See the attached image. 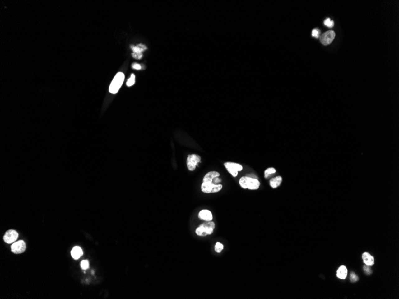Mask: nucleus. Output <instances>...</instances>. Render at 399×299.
<instances>
[{
  "mask_svg": "<svg viewBox=\"0 0 399 299\" xmlns=\"http://www.w3.org/2000/svg\"><path fill=\"white\" fill-rule=\"evenodd\" d=\"M220 174L217 171H210L207 173L203 180L201 186L202 192L205 193H216L222 189V184H220L221 179L219 178Z\"/></svg>",
  "mask_w": 399,
  "mask_h": 299,
  "instance_id": "obj_1",
  "label": "nucleus"
},
{
  "mask_svg": "<svg viewBox=\"0 0 399 299\" xmlns=\"http://www.w3.org/2000/svg\"><path fill=\"white\" fill-rule=\"evenodd\" d=\"M239 184L243 189L256 190L259 188L260 182L257 179L250 177L243 176L240 178Z\"/></svg>",
  "mask_w": 399,
  "mask_h": 299,
  "instance_id": "obj_2",
  "label": "nucleus"
},
{
  "mask_svg": "<svg viewBox=\"0 0 399 299\" xmlns=\"http://www.w3.org/2000/svg\"><path fill=\"white\" fill-rule=\"evenodd\" d=\"M215 224L213 222L208 221L200 224L196 230V233L199 237H206L213 233Z\"/></svg>",
  "mask_w": 399,
  "mask_h": 299,
  "instance_id": "obj_3",
  "label": "nucleus"
},
{
  "mask_svg": "<svg viewBox=\"0 0 399 299\" xmlns=\"http://www.w3.org/2000/svg\"><path fill=\"white\" fill-rule=\"evenodd\" d=\"M124 80V74L122 72L117 73L114 78L113 80L112 81L110 84L109 88V92L112 94H116L118 92L121 85H123Z\"/></svg>",
  "mask_w": 399,
  "mask_h": 299,
  "instance_id": "obj_4",
  "label": "nucleus"
},
{
  "mask_svg": "<svg viewBox=\"0 0 399 299\" xmlns=\"http://www.w3.org/2000/svg\"><path fill=\"white\" fill-rule=\"evenodd\" d=\"M201 162V156L197 154L189 155L187 160V168L189 171L195 170L198 164Z\"/></svg>",
  "mask_w": 399,
  "mask_h": 299,
  "instance_id": "obj_5",
  "label": "nucleus"
},
{
  "mask_svg": "<svg viewBox=\"0 0 399 299\" xmlns=\"http://www.w3.org/2000/svg\"><path fill=\"white\" fill-rule=\"evenodd\" d=\"M224 166L230 174L234 177L237 176L238 173L243 170V166L241 164L235 162H227L224 163Z\"/></svg>",
  "mask_w": 399,
  "mask_h": 299,
  "instance_id": "obj_6",
  "label": "nucleus"
},
{
  "mask_svg": "<svg viewBox=\"0 0 399 299\" xmlns=\"http://www.w3.org/2000/svg\"><path fill=\"white\" fill-rule=\"evenodd\" d=\"M335 37V33L333 31H329L322 34L320 38L321 43L324 45H329Z\"/></svg>",
  "mask_w": 399,
  "mask_h": 299,
  "instance_id": "obj_7",
  "label": "nucleus"
},
{
  "mask_svg": "<svg viewBox=\"0 0 399 299\" xmlns=\"http://www.w3.org/2000/svg\"><path fill=\"white\" fill-rule=\"evenodd\" d=\"M26 244L22 240L14 242L11 246L12 251L15 254H21L25 251Z\"/></svg>",
  "mask_w": 399,
  "mask_h": 299,
  "instance_id": "obj_8",
  "label": "nucleus"
},
{
  "mask_svg": "<svg viewBox=\"0 0 399 299\" xmlns=\"http://www.w3.org/2000/svg\"><path fill=\"white\" fill-rule=\"evenodd\" d=\"M131 48L134 52L132 54V56L135 59H140L143 56L142 52L147 49V47L143 44H140L136 46H131Z\"/></svg>",
  "mask_w": 399,
  "mask_h": 299,
  "instance_id": "obj_9",
  "label": "nucleus"
},
{
  "mask_svg": "<svg viewBox=\"0 0 399 299\" xmlns=\"http://www.w3.org/2000/svg\"><path fill=\"white\" fill-rule=\"evenodd\" d=\"M18 238V233L14 230H9L6 232L4 236V241L7 244L14 243Z\"/></svg>",
  "mask_w": 399,
  "mask_h": 299,
  "instance_id": "obj_10",
  "label": "nucleus"
},
{
  "mask_svg": "<svg viewBox=\"0 0 399 299\" xmlns=\"http://www.w3.org/2000/svg\"><path fill=\"white\" fill-rule=\"evenodd\" d=\"M198 217L201 220H203L206 222L212 221L213 220L212 213L211 211L208 210H203L200 211L198 213Z\"/></svg>",
  "mask_w": 399,
  "mask_h": 299,
  "instance_id": "obj_11",
  "label": "nucleus"
},
{
  "mask_svg": "<svg viewBox=\"0 0 399 299\" xmlns=\"http://www.w3.org/2000/svg\"><path fill=\"white\" fill-rule=\"evenodd\" d=\"M362 258L364 263L367 266H373L374 265V258L368 253H364L362 255Z\"/></svg>",
  "mask_w": 399,
  "mask_h": 299,
  "instance_id": "obj_12",
  "label": "nucleus"
},
{
  "mask_svg": "<svg viewBox=\"0 0 399 299\" xmlns=\"http://www.w3.org/2000/svg\"><path fill=\"white\" fill-rule=\"evenodd\" d=\"M83 252L82 249L78 246L74 247L71 251V256L74 259H78L83 256Z\"/></svg>",
  "mask_w": 399,
  "mask_h": 299,
  "instance_id": "obj_13",
  "label": "nucleus"
},
{
  "mask_svg": "<svg viewBox=\"0 0 399 299\" xmlns=\"http://www.w3.org/2000/svg\"><path fill=\"white\" fill-rule=\"evenodd\" d=\"M282 177L281 176H277L271 179L270 181V184L271 188L273 189L277 188L281 183Z\"/></svg>",
  "mask_w": 399,
  "mask_h": 299,
  "instance_id": "obj_14",
  "label": "nucleus"
},
{
  "mask_svg": "<svg viewBox=\"0 0 399 299\" xmlns=\"http://www.w3.org/2000/svg\"><path fill=\"white\" fill-rule=\"evenodd\" d=\"M347 276V269L345 266H340L337 270V276L339 279H345Z\"/></svg>",
  "mask_w": 399,
  "mask_h": 299,
  "instance_id": "obj_15",
  "label": "nucleus"
},
{
  "mask_svg": "<svg viewBox=\"0 0 399 299\" xmlns=\"http://www.w3.org/2000/svg\"><path fill=\"white\" fill-rule=\"evenodd\" d=\"M276 172V170L274 168H271H271H268V169H267L265 171V172H264V177H265V178L267 179L271 174H273L274 173H275Z\"/></svg>",
  "mask_w": 399,
  "mask_h": 299,
  "instance_id": "obj_16",
  "label": "nucleus"
},
{
  "mask_svg": "<svg viewBox=\"0 0 399 299\" xmlns=\"http://www.w3.org/2000/svg\"><path fill=\"white\" fill-rule=\"evenodd\" d=\"M223 249H224V245L219 242H217L215 246V251L216 253H220L222 252Z\"/></svg>",
  "mask_w": 399,
  "mask_h": 299,
  "instance_id": "obj_17",
  "label": "nucleus"
},
{
  "mask_svg": "<svg viewBox=\"0 0 399 299\" xmlns=\"http://www.w3.org/2000/svg\"><path fill=\"white\" fill-rule=\"evenodd\" d=\"M135 83V76L134 74H132L131 77L128 79V81H127L126 85L128 87H130V86L134 85Z\"/></svg>",
  "mask_w": 399,
  "mask_h": 299,
  "instance_id": "obj_18",
  "label": "nucleus"
},
{
  "mask_svg": "<svg viewBox=\"0 0 399 299\" xmlns=\"http://www.w3.org/2000/svg\"><path fill=\"white\" fill-rule=\"evenodd\" d=\"M324 23L325 26H327V27H329V28H332V27L333 26V25H334V22H333V20H331L329 18L326 19L324 20Z\"/></svg>",
  "mask_w": 399,
  "mask_h": 299,
  "instance_id": "obj_19",
  "label": "nucleus"
},
{
  "mask_svg": "<svg viewBox=\"0 0 399 299\" xmlns=\"http://www.w3.org/2000/svg\"><path fill=\"white\" fill-rule=\"evenodd\" d=\"M81 267L84 270H86V269H87L89 268V261L87 260H84L82 261L81 262Z\"/></svg>",
  "mask_w": 399,
  "mask_h": 299,
  "instance_id": "obj_20",
  "label": "nucleus"
},
{
  "mask_svg": "<svg viewBox=\"0 0 399 299\" xmlns=\"http://www.w3.org/2000/svg\"><path fill=\"white\" fill-rule=\"evenodd\" d=\"M320 35V31L318 30V29H314L312 31V36L313 37H315L318 39Z\"/></svg>",
  "mask_w": 399,
  "mask_h": 299,
  "instance_id": "obj_21",
  "label": "nucleus"
},
{
  "mask_svg": "<svg viewBox=\"0 0 399 299\" xmlns=\"http://www.w3.org/2000/svg\"><path fill=\"white\" fill-rule=\"evenodd\" d=\"M350 280L351 282L355 283L359 280V277L357 276L354 272H351L350 275Z\"/></svg>",
  "mask_w": 399,
  "mask_h": 299,
  "instance_id": "obj_22",
  "label": "nucleus"
},
{
  "mask_svg": "<svg viewBox=\"0 0 399 299\" xmlns=\"http://www.w3.org/2000/svg\"><path fill=\"white\" fill-rule=\"evenodd\" d=\"M363 269H364V272H365V274L366 275H370L372 274V272L371 269L369 268V266H367V265L364 266L363 267Z\"/></svg>",
  "mask_w": 399,
  "mask_h": 299,
  "instance_id": "obj_23",
  "label": "nucleus"
},
{
  "mask_svg": "<svg viewBox=\"0 0 399 299\" xmlns=\"http://www.w3.org/2000/svg\"><path fill=\"white\" fill-rule=\"evenodd\" d=\"M132 68H133V69H136V70H140V69H141V68H142L141 66L139 64H138V63H133V64L132 65Z\"/></svg>",
  "mask_w": 399,
  "mask_h": 299,
  "instance_id": "obj_24",
  "label": "nucleus"
}]
</instances>
